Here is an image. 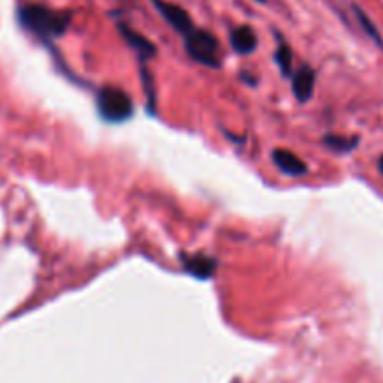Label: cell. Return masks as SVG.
<instances>
[{
	"label": "cell",
	"instance_id": "obj_2",
	"mask_svg": "<svg viewBox=\"0 0 383 383\" xmlns=\"http://www.w3.org/2000/svg\"><path fill=\"white\" fill-rule=\"evenodd\" d=\"M96 109L101 120L109 124L126 123L134 115V103L123 89L118 87H103L96 94Z\"/></svg>",
	"mask_w": 383,
	"mask_h": 383
},
{
	"label": "cell",
	"instance_id": "obj_8",
	"mask_svg": "<svg viewBox=\"0 0 383 383\" xmlns=\"http://www.w3.org/2000/svg\"><path fill=\"white\" fill-rule=\"evenodd\" d=\"M315 84V72L308 64H303L299 68L295 75H293V96L297 98V101L306 103L314 94Z\"/></svg>",
	"mask_w": 383,
	"mask_h": 383
},
{
	"label": "cell",
	"instance_id": "obj_9",
	"mask_svg": "<svg viewBox=\"0 0 383 383\" xmlns=\"http://www.w3.org/2000/svg\"><path fill=\"white\" fill-rule=\"evenodd\" d=\"M230 44L237 55H250L258 47V34L252 27L241 25L230 32Z\"/></svg>",
	"mask_w": 383,
	"mask_h": 383
},
{
	"label": "cell",
	"instance_id": "obj_6",
	"mask_svg": "<svg viewBox=\"0 0 383 383\" xmlns=\"http://www.w3.org/2000/svg\"><path fill=\"white\" fill-rule=\"evenodd\" d=\"M118 32H120V36H123L124 39H126V44L132 47V49L137 53V56H139L141 61H149V58H152V56L156 55V45L152 44L151 39L145 38L143 34H139L137 30H134L132 27H128L126 23H118L117 25Z\"/></svg>",
	"mask_w": 383,
	"mask_h": 383
},
{
	"label": "cell",
	"instance_id": "obj_13",
	"mask_svg": "<svg viewBox=\"0 0 383 383\" xmlns=\"http://www.w3.org/2000/svg\"><path fill=\"white\" fill-rule=\"evenodd\" d=\"M377 171L383 175V154L379 156V160H377Z\"/></svg>",
	"mask_w": 383,
	"mask_h": 383
},
{
	"label": "cell",
	"instance_id": "obj_14",
	"mask_svg": "<svg viewBox=\"0 0 383 383\" xmlns=\"http://www.w3.org/2000/svg\"><path fill=\"white\" fill-rule=\"evenodd\" d=\"M256 2H259V4H265V2H267V0H256Z\"/></svg>",
	"mask_w": 383,
	"mask_h": 383
},
{
	"label": "cell",
	"instance_id": "obj_3",
	"mask_svg": "<svg viewBox=\"0 0 383 383\" xmlns=\"http://www.w3.org/2000/svg\"><path fill=\"white\" fill-rule=\"evenodd\" d=\"M184 49L192 61L197 64H203L207 68L218 70L222 66V58H220V44L216 36L208 30L196 27L190 34H186L184 38Z\"/></svg>",
	"mask_w": 383,
	"mask_h": 383
},
{
	"label": "cell",
	"instance_id": "obj_11",
	"mask_svg": "<svg viewBox=\"0 0 383 383\" xmlns=\"http://www.w3.org/2000/svg\"><path fill=\"white\" fill-rule=\"evenodd\" d=\"M323 145L329 149V151L334 152H351L353 149H357L359 145V137L357 135H351V137H346V135H334L329 134L323 137Z\"/></svg>",
	"mask_w": 383,
	"mask_h": 383
},
{
	"label": "cell",
	"instance_id": "obj_1",
	"mask_svg": "<svg viewBox=\"0 0 383 383\" xmlns=\"http://www.w3.org/2000/svg\"><path fill=\"white\" fill-rule=\"evenodd\" d=\"M17 23L21 25L23 30L32 34L42 44H49L53 39L61 38L70 28L72 11L25 2V4L17 6Z\"/></svg>",
	"mask_w": 383,
	"mask_h": 383
},
{
	"label": "cell",
	"instance_id": "obj_12",
	"mask_svg": "<svg viewBox=\"0 0 383 383\" xmlns=\"http://www.w3.org/2000/svg\"><path fill=\"white\" fill-rule=\"evenodd\" d=\"M353 13H355V17H357V21H359L360 28L365 30L366 36H368V38H370L372 42H374V44L379 45V47H382V45H383L382 36H379V32H377V28L374 27V23L370 21V17L366 15L365 11L360 10L359 6H353Z\"/></svg>",
	"mask_w": 383,
	"mask_h": 383
},
{
	"label": "cell",
	"instance_id": "obj_7",
	"mask_svg": "<svg viewBox=\"0 0 383 383\" xmlns=\"http://www.w3.org/2000/svg\"><path fill=\"white\" fill-rule=\"evenodd\" d=\"M270 160L287 177H303L308 171L306 163L297 154H293L291 151H286V149H275L270 154Z\"/></svg>",
	"mask_w": 383,
	"mask_h": 383
},
{
	"label": "cell",
	"instance_id": "obj_10",
	"mask_svg": "<svg viewBox=\"0 0 383 383\" xmlns=\"http://www.w3.org/2000/svg\"><path fill=\"white\" fill-rule=\"evenodd\" d=\"M276 38H278V45H276V51H275L276 66H278L282 75H291V66H293L291 47L287 45L286 39L280 38V34H276Z\"/></svg>",
	"mask_w": 383,
	"mask_h": 383
},
{
	"label": "cell",
	"instance_id": "obj_4",
	"mask_svg": "<svg viewBox=\"0 0 383 383\" xmlns=\"http://www.w3.org/2000/svg\"><path fill=\"white\" fill-rule=\"evenodd\" d=\"M151 2L158 10V13L165 19L169 27L173 28L177 34H180L182 38L196 28V23L188 15V11L184 8H180L173 2H168V0H151Z\"/></svg>",
	"mask_w": 383,
	"mask_h": 383
},
{
	"label": "cell",
	"instance_id": "obj_5",
	"mask_svg": "<svg viewBox=\"0 0 383 383\" xmlns=\"http://www.w3.org/2000/svg\"><path fill=\"white\" fill-rule=\"evenodd\" d=\"M180 265L184 272L196 276L199 280L213 278L218 269V261L207 253H180Z\"/></svg>",
	"mask_w": 383,
	"mask_h": 383
}]
</instances>
